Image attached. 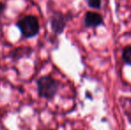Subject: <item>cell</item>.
Instances as JSON below:
<instances>
[{
	"mask_svg": "<svg viewBox=\"0 0 131 130\" xmlns=\"http://www.w3.org/2000/svg\"><path fill=\"white\" fill-rule=\"evenodd\" d=\"M36 84L38 97L46 100H52L54 98L60 88V82L53 78L51 75L38 78Z\"/></svg>",
	"mask_w": 131,
	"mask_h": 130,
	"instance_id": "obj_1",
	"label": "cell"
},
{
	"mask_svg": "<svg viewBox=\"0 0 131 130\" xmlns=\"http://www.w3.org/2000/svg\"><path fill=\"white\" fill-rule=\"evenodd\" d=\"M21 36L25 38H32L39 33L40 25L38 19L34 15H25L16 22Z\"/></svg>",
	"mask_w": 131,
	"mask_h": 130,
	"instance_id": "obj_2",
	"label": "cell"
},
{
	"mask_svg": "<svg viewBox=\"0 0 131 130\" xmlns=\"http://www.w3.org/2000/svg\"><path fill=\"white\" fill-rule=\"evenodd\" d=\"M69 20L70 16L67 14H63L60 12H56L53 14L50 19V25L52 31L56 35L62 34Z\"/></svg>",
	"mask_w": 131,
	"mask_h": 130,
	"instance_id": "obj_3",
	"label": "cell"
},
{
	"mask_svg": "<svg viewBox=\"0 0 131 130\" xmlns=\"http://www.w3.org/2000/svg\"><path fill=\"white\" fill-rule=\"evenodd\" d=\"M85 26L88 28L100 26L104 23L103 16L100 14L95 12H86L84 18Z\"/></svg>",
	"mask_w": 131,
	"mask_h": 130,
	"instance_id": "obj_4",
	"label": "cell"
},
{
	"mask_svg": "<svg viewBox=\"0 0 131 130\" xmlns=\"http://www.w3.org/2000/svg\"><path fill=\"white\" fill-rule=\"evenodd\" d=\"M122 58L127 64L131 65V45H128L123 49Z\"/></svg>",
	"mask_w": 131,
	"mask_h": 130,
	"instance_id": "obj_5",
	"label": "cell"
},
{
	"mask_svg": "<svg viewBox=\"0 0 131 130\" xmlns=\"http://www.w3.org/2000/svg\"><path fill=\"white\" fill-rule=\"evenodd\" d=\"M88 6L91 8L99 9L102 5V1L101 0H88Z\"/></svg>",
	"mask_w": 131,
	"mask_h": 130,
	"instance_id": "obj_6",
	"label": "cell"
},
{
	"mask_svg": "<svg viewBox=\"0 0 131 130\" xmlns=\"http://www.w3.org/2000/svg\"><path fill=\"white\" fill-rule=\"evenodd\" d=\"M5 4H3V3H1V2H0V17H1V16L3 15L4 12H5Z\"/></svg>",
	"mask_w": 131,
	"mask_h": 130,
	"instance_id": "obj_7",
	"label": "cell"
}]
</instances>
